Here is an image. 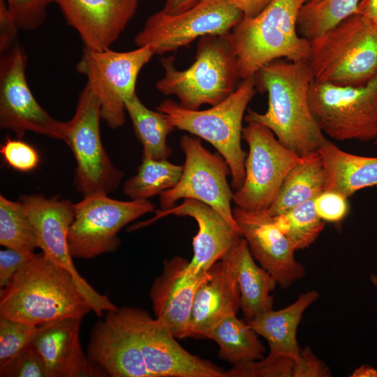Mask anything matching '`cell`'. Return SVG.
Returning <instances> with one entry per match:
<instances>
[{"instance_id": "1", "label": "cell", "mask_w": 377, "mask_h": 377, "mask_svg": "<svg viewBox=\"0 0 377 377\" xmlns=\"http://www.w3.org/2000/svg\"><path fill=\"white\" fill-rule=\"evenodd\" d=\"M146 311H107L92 328L87 355L112 377H225L226 371L185 350Z\"/></svg>"}, {"instance_id": "2", "label": "cell", "mask_w": 377, "mask_h": 377, "mask_svg": "<svg viewBox=\"0 0 377 377\" xmlns=\"http://www.w3.org/2000/svg\"><path fill=\"white\" fill-rule=\"evenodd\" d=\"M255 78L256 89L268 94V108L264 113L248 109L245 121L268 128L300 157L316 151L327 139L310 110L308 91L313 75L308 62L274 60Z\"/></svg>"}, {"instance_id": "3", "label": "cell", "mask_w": 377, "mask_h": 377, "mask_svg": "<svg viewBox=\"0 0 377 377\" xmlns=\"http://www.w3.org/2000/svg\"><path fill=\"white\" fill-rule=\"evenodd\" d=\"M92 311L73 275L43 253L34 256L0 292V316L38 326L83 318Z\"/></svg>"}, {"instance_id": "4", "label": "cell", "mask_w": 377, "mask_h": 377, "mask_svg": "<svg viewBox=\"0 0 377 377\" xmlns=\"http://www.w3.org/2000/svg\"><path fill=\"white\" fill-rule=\"evenodd\" d=\"M309 0H273L253 17H243L228 34L242 80L254 77L274 60L308 61L310 41L297 29L298 15Z\"/></svg>"}, {"instance_id": "5", "label": "cell", "mask_w": 377, "mask_h": 377, "mask_svg": "<svg viewBox=\"0 0 377 377\" xmlns=\"http://www.w3.org/2000/svg\"><path fill=\"white\" fill-rule=\"evenodd\" d=\"M228 34L200 38L195 61L186 69L175 68L174 56L162 58L164 74L156 83L158 91L176 96L179 104L189 110L213 106L228 97L242 79Z\"/></svg>"}, {"instance_id": "6", "label": "cell", "mask_w": 377, "mask_h": 377, "mask_svg": "<svg viewBox=\"0 0 377 377\" xmlns=\"http://www.w3.org/2000/svg\"><path fill=\"white\" fill-rule=\"evenodd\" d=\"M256 92L254 76L242 80L232 94L209 109L189 110L166 99L156 110L165 114L175 128L204 139L218 151L230 168L231 186L237 191L245 176L246 154L241 146L242 121Z\"/></svg>"}, {"instance_id": "7", "label": "cell", "mask_w": 377, "mask_h": 377, "mask_svg": "<svg viewBox=\"0 0 377 377\" xmlns=\"http://www.w3.org/2000/svg\"><path fill=\"white\" fill-rule=\"evenodd\" d=\"M307 62L314 81L364 84L377 73V31L353 14L310 41Z\"/></svg>"}, {"instance_id": "8", "label": "cell", "mask_w": 377, "mask_h": 377, "mask_svg": "<svg viewBox=\"0 0 377 377\" xmlns=\"http://www.w3.org/2000/svg\"><path fill=\"white\" fill-rule=\"evenodd\" d=\"M308 100L312 115L325 135L337 141L377 140V73L358 86L313 80Z\"/></svg>"}, {"instance_id": "9", "label": "cell", "mask_w": 377, "mask_h": 377, "mask_svg": "<svg viewBox=\"0 0 377 377\" xmlns=\"http://www.w3.org/2000/svg\"><path fill=\"white\" fill-rule=\"evenodd\" d=\"M101 118L100 101L87 84L73 117L68 121L66 142L75 160V185L84 197L114 191L124 176V172L114 165L103 145Z\"/></svg>"}, {"instance_id": "10", "label": "cell", "mask_w": 377, "mask_h": 377, "mask_svg": "<svg viewBox=\"0 0 377 377\" xmlns=\"http://www.w3.org/2000/svg\"><path fill=\"white\" fill-rule=\"evenodd\" d=\"M154 54L149 45L127 52L83 49L76 71L86 76L100 101L101 117L110 128L124 124L125 103L136 94L139 73Z\"/></svg>"}, {"instance_id": "11", "label": "cell", "mask_w": 377, "mask_h": 377, "mask_svg": "<svg viewBox=\"0 0 377 377\" xmlns=\"http://www.w3.org/2000/svg\"><path fill=\"white\" fill-rule=\"evenodd\" d=\"M243 17L230 0H202L177 14L162 10L152 14L134 42L137 47L149 45L156 54H163L206 35H226Z\"/></svg>"}, {"instance_id": "12", "label": "cell", "mask_w": 377, "mask_h": 377, "mask_svg": "<svg viewBox=\"0 0 377 377\" xmlns=\"http://www.w3.org/2000/svg\"><path fill=\"white\" fill-rule=\"evenodd\" d=\"M242 138L249 147L245 176L242 187L234 192L232 201L246 211H265L300 156L284 147L268 128L254 121L243 127Z\"/></svg>"}, {"instance_id": "13", "label": "cell", "mask_w": 377, "mask_h": 377, "mask_svg": "<svg viewBox=\"0 0 377 377\" xmlns=\"http://www.w3.org/2000/svg\"><path fill=\"white\" fill-rule=\"evenodd\" d=\"M154 209L155 205L148 200L122 201L108 195L84 197L74 204V220L68 237L71 256L90 259L114 251L120 244L119 232Z\"/></svg>"}, {"instance_id": "14", "label": "cell", "mask_w": 377, "mask_h": 377, "mask_svg": "<svg viewBox=\"0 0 377 377\" xmlns=\"http://www.w3.org/2000/svg\"><path fill=\"white\" fill-rule=\"evenodd\" d=\"M179 145L185 155L182 175L173 188L160 195L161 210L171 208L182 198L196 200L211 207L240 232L231 207L234 193L228 182L230 170L224 158L207 149L196 136L183 135Z\"/></svg>"}, {"instance_id": "15", "label": "cell", "mask_w": 377, "mask_h": 377, "mask_svg": "<svg viewBox=\"0 0 377 377\" xmlns=\"http://www.w3.org/2000/svg\"><path fill=\"white\" fill-rule=\"evenodd\" d=\"M20 201L36 235L38 248L47 259L73 275L92 311L101 316L104 311L117 309L107 295L100 294L87 283L73 264L68 237L74 220V204L42 194L23 195Z\"/></svg>"}, {"instance_id": "16", "label": "cell", "mask_w": 377, "mask_h": 377, "mask_svg": "<svg viewBox=\"0 0 377 377\" xmlns=\"http://www.w3.org/2000/svg\"><path fill=\"white\" fill-rule=\"evenodd\" d=\"M27 55L15 43L0 60V127L18 137L32 131L66 142L68 121L54 119L37 102L27 80Z\"/></svg>"}, {"instance_id": "17", "label": "cell", "mask_w": 377, "mask_h": 377, "mask_svg": "<svg viewBox=\"0 0 377 377\" xmlns=\"http://www.w3.org/2000/svg\"><path fill=\"white\" fill-rule=\"evenodd\" d=\"M232 213L241 235L256 260L283 288L304 278V267L295 258L296 251L288 237L265 211L250 212L238 207Z\"/></svg>"}, {"instance_id": "18", "label": "cell", "mask_w": 377, "mask_h": 377, "mask_svg": "<svg viewBox=\"0 0 377 377\" xmlns=\"http://www.w3.org/2000/svg\"><path fill=\"white\" fill-rule=\"evenodd\" d=\"M209 276V270L194 273L188 260L175 256L164 262L162 274L154 280L149 297L155 318L177 339L190 337L194 298Z\"/></svg>"}, {"instance_id": "19", "label": "cell", "mask_w": 377, "mask_h": 377, "mask_svg": "<svg viewBox=\"0 0 377 377\" xmlns=\"http://www.w3.org/2000/svg\"><path fill=\"white\" fill-rule=\"evenodd\" d=\"M140 0H54L84 47L105 50L116 42L133 17Z\"/></svg>"}, {"instance_id": "20", "label": "cell", "mask_w": 377, "mask_h": 377, "mask_svg": "<svg viewBox=\"0 0 377 377\" xmlns=\"http://www.w3.org/2000/svg\"><path fill=\"white\" fill-rule=\"evenodd\" d=\"M82 318H63L37 327L32 346L43 357L47 377L107 376L86 355L80 341Z\"/></svg>"}, {"instance_id": "21", "label": "cell", "mask_w": 377, "mask_h": 377, "mask_svg": "<svg viewBox=\"0 0 377 377\" xmlns=\"http://www.w3.org/2000/svg\"><path fill=\"white\" fill-rule=\"evenodd\" d=\"M168 215L188 216L196 221L198 230L193 238V255L188 267L194 273L207 272L221 260L242 236L217 212L209 205L193 199H184L182 203L165 210H156L149 221L135 227L148 225Z\"/></svg>"}, {"instance_id": "22", "label": "cell", "mask_w": 377, "mask_h": 377, "mask_svg": "<svg viewBox=\"0 0 377 377\" xmlns=\"http://www.w3.org/2000/svg\"><path fill=\"white\" fill-rule=\"evenodd\" d=\"M210 276L198 288L193 301L190 337L204 338L218 321L240 309V292L236 278L224 259L209 269Z\"/></svg>"}, {"instance_id": "23", "label": "cell", "mask_w": 377, "mask_h": 377, "mask_svg": "<svg viewBox=\"0 0 377 377\" xmlns=\"http://www.w3.org/2000/svg\"><path fill=\"white\" fill-rule=\"evenodd\" d=\"M222 259L229 265L237 281L245 321L273 309L270 293L278 284L264 268L256 265L244 238L238 237Z\"/></svg>"}, {"instance_id": "24", "label": "cell", "mask_w": 377, "mask_h": 377, "mask_svg": "<svg viewBox=\"0 0 377 377\" xmlns=\"http://www.w3.org/2000/svg\"><path fill=\"white\" fill-rule=\"evenodd\" d=\"M317 151L326 174L325 190L348 198L359 190L377 186V156L350 154L328 140Z\"/></svg>"}, {"instance_id": "25", "label": "cell", "mask_w": 377, "mask_h": 377, "mask_svg": "<svg viewBox=\"0 0 377 377\" xmlns=\"http://www.w3.org/2000/svg\"><path fill=\"white\" fill-rule=\"evenodd\" d=\"M319 297L315 290L301 294L283 309L265 312L247 322L250 327L269 343V353L290 357L295 360L301 348L297 330L305 310Z\"/></svg>"}, {"instance_id": "26", "label": "cell", "mask_w": 377, "mask_h": 377, "mask_svg": "<svg viewBox=\"0 0 377 377\" xmlns=\"http://www.w3.org/2000/svg\"><path fill=\"white\" fill-rule=\"evenodd\" d=\"M326 174L316 151L301 156L286 176L274 202L265 210L271 217L314 199L325 190Z\"/></svg>"}, {"instance_id": "27", "label": "cell", "mask_w": 377, "mask_h": 377, "mask_svg": "<svg viewBox=\"0 0 377 377\" xmlns=\"http://www.w3.org/2000/svg\"><path fill=\"white\" fill-rule=\"evenodd\" d=\"M236 314L225 316L205 334L204 338L214 341L219 346V357L233 366L263 359L265 348L259 335Z\"/></svg>"}, {"instance_id": "28", "label": "cell", "mask_w": 377, "mask_h": 377, "mask_svg": "<svg viewBox=\"0 0 377 377\" xmlns=\"http://www.w3.org/2000/svg\"><path fill=\"white\" fill-rule=\"evenodd\" d=\"M125 108L135 133L142 145V156L168 159L172 149L168 145L167 138L175 127L165 114L147 108L136 94L126 101Z\"/></svg>"}, {"instance_id": "29", "label": "cell", "mask_w": 377, "mask_h": 377, "mask_svg": "<svg viewBox=\"0 0 377 377\" xmlns=\"http://www.w3.org/2000/svg\"><path fill=\"white\" fill-rule=\"evenodd\" d=\"M182 172L183 165L142 156L138 172L125 182L123 192L131 200H147L173 188Z\"/></svg>"}, {"instance_id": "30", "label": "cell", "mask_w": 377, "mask_h": 377, "mask_svg": "<svg viewBox=\"0 0 377 377\" xmlns=\"http://www.w3.org/2000/svg\"><path fill=\"white\" fill-rule=\"evenodd\" d=\"M360 0H309L302 7L297 19L299 34L311 41L348 17L357 13Z\"/></svg>"}, {"instance_id": "31", "label": "cell", "mask_w": 377, "mask_h": 377, "mask_svg": "<svg viewBox=\"0 0 377 377\" xmlns=\"http://www.w3.org/2000/svg\"><path fill=\"white\" fill-rule=\"evenodd\" d=\"M0 244L25 253L38 248L34 230L22 202L0 195Z\"/></svg>"}, {"instance_id": "32", "label": "cell", "mask_w": 377, "mask_h": 377, "mask_svg": "<svg viewBox=\"0 0 377 377\" xmlns=\"http://www.w3.org/2000/svg\"><path fill=\"white\" fill-rule=\"evenodd\" d=\"M273 219L295 251L309 247L316 241L325 227V221L316 212L314 199L274 216Z\"/></svg>"}, {"instance_id": "33", "label": "cell", "mask_w": 377, "mask_h": 377, "mask_svg": "<svg viewBox=\"0 0 377 377\" xmlns=\"http://www.w3.org/2000/svg\"><path fill=\"white\" fill-rule=\"evenodd\" d=\"M37 327L0 316V365L31 344Z\"/></svg>"}, {"instance_id": "34", "label": "cell", "mask_w": 377, "mask_h": 377, "mask_svg": "<svg viewBox=\"0 0 377 377\" xmlns=\"http://www.w3.org/2000/svg\"><path fill=\"white\" fill-rule=\"evenodd\" d=\"M295 360L287 356L269 353L266 357L234 365L226 377H293Z\"/></svg>"}, {"instance_id": "35", "label": "cell", "mask_w": 377, "mask_h": 377, "mask_svg": "<svg viewBox=\"0 0 377 377\" xmlns=\"http://www.w3.org/2000/svg\"><path fill=\"white\" fill-rule=\"evenodd\" d=\"M1 377H47L45 362L31 343L5 364Z\"/></svg>"}, {"instance_id": "36", "label": "cell", "mask_w": 377, "mask_h": 377, "mask_svg": "<svg viewBox=\"0 0 377 377\" xmlns=\"http://www.w3.org/2000/svg\"><path fill=\"white\" fill-rule=\"evenodd\" d=\"M6 2L19 29L34 31L43 24L47 9L54 0H6Z\"/></svg>"}, {"instance_id": "37", "label": "cell", "mask_w": 377, "mask_h": 377, "mask_svg": "<svg viewBox=\"0 0 377 377\" xmlns=\"http://www.w3.org/2000/svg\"><path fill=\"white\" fill-rule=\"evenodd\" d=\"M3 161L13 170L28 172L36 169L40 163V155L31 145L9 138L0 147Z\"/></svg>"}, {"instance_id": "38", "label": "cell", "mask_w": 377, "mask_h": 377, "mask_svg": "<svg viewBox=\"0 0 377 377\" xmlns=\"http://www.w3.org/2000/svg\"><path fill=\"white\" fill-rule=\"evenodd\" d=\"M347 198L336 191L325 190L314 198L318 216L324 221H341L348 212Z\"/></svg>"}, {"instance_id": "39", "label": "cell", "mask_w": 377, "mask_h": 377, "mask_svg": "<svg viewBox=\"0 0 377 377\" xmlns=\"http://www.w3.org/2000/svg\"><path fill=\"white\" fill-rule=\"evenodd\" d=\"M331 376L330 369L313 353L309 346L301 349L295 360L293 377Z\"/></svg>"}, {"instance_id": "40", "label": "cell", "mask_w": 377, "mask_h": 377, "mask_svg": "<svg viewBox=\"0 0 377 377\" xmlns=\"http://www.w3.org/2000/svg\"><path fill=\"white\" fill-rule=\"evenodd\" d=\"M34 253H25L6 248L0 251V287L4 288L13 276L24 266Z\"/></svg>"}, {"instance_id": "41", "label": "cell", "mask_w": 377, "mask_h": 377, "mask_svg": "<svg viewBox=\"0 0 377 377\" xmlns=\"http://www.w3.org/2000/svg\"><path fill=\"white\" fill-rule=\"evenodd\" d=\"M19 29L16 21L9 10L6 0H0V52L4 54L15 43Z\"/></svg>"}, {"instance_id": "42", "label": "cell", "mask_w": 377, "mask_h": 377, "mask_svg": "<svg viewBox=\"0 0 377 377\" xmlns=\"http://www.w3.org/2000/svg\"><path fill=\"white\" fill-rule=\"evenodd\" d=\"M357 14L367 27L377 31V0H360Z\"/></svg>"}, {"instance_id": "43", "label": "cell", "mask_w": 377, "mask_h": 377, "mask_svg": "<svg viewBox=\"0 0 377 377\" xmlns=\"http://www.w3.org/2000/svg\"><path fill=\"white\" fill-rule=\"evenodd\" d=\"M244 17H253L263 10L273 0H230Z\"/></svg>"}, {"instance_id": "44", "label": "cell", "mask_w": 377, "mask_h": 377, "mask_svg": "<svg viewBox=\"0 0 377 377\" xmlns=\"http://www.w3.org/2000/svg\"><path fill=\"white\" fill-rule=\"evenodd\" d=\"M202 0H165L161 9L168 14H177L184 11Z\"/></svg>"}, {"instance_id": "45", "label": "cell", "mask_w": 377, "mask_h": 377, "mask_svg": "<svg viewBox=\"0 0 377 377\" xmlns=\"http://www.w3.org/2000/svg\"><path fill=\"white\" fill-rule=\"evenodd\" d=\"M350 376H377V371L369 366L363 365L356 369Z\"/></svg>"}, {"instance_id": "46", "label": "cell", "mask_w": 377, "mask_h": 377, "mask_svg": "<svg viewBox=\"0 0 377 377\" xmlns=\"http://www.w3.org/2000/svg\"><path fill=\"white\" fill-rule=\"evenodd\" d=\"M311 2L317 3L320 1L321 0H309Z\"/></svg>"}, {"instance_id": "47", "label": "cell", "mask_w": 377, "mask_h": 377, "mask_svg": "<svg viewBox=\"0 0 377 377\" xmlns=\"http://www.w3.org/2000/svg\"><path fill=\"white\" fill-rule=\"evenodd\" d=\"M374 144L376 145L377 147V140L374 141Z\"/></svg>"}]
</instances>
